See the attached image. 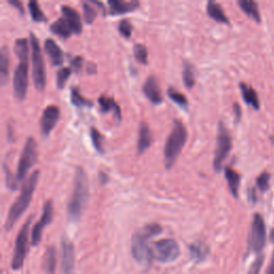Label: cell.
Listing matches in <instances>:
<instances>
[{
  "mask_svg": "<svg viewBox=\"0 0 274 274\" xmlns=\"http://www.w3.org/2000/svg\"><path fill=\"white\" fill-rule=\"evenodd\" d=\"M162 232V227L159 224H149L137 230L131 242V251L137 264L142 267H149L153 259L152 247L149 245V239Z\"/></svg>",
  "mask_w": 274,
  "mask_h": 274,
  "instance_id": "1",
  "label": "cell"
},
{
  "mask_svg": "<svg viewBox=\"0 0 274 274\" xmlns=\"http://www.w3.org/2000/svg\"><path fill=\"white\" fill-rule=\"evenodd\" d=\"M15 55L19 58L14 76H13V92L15 99L23 101L26 98L28 89V70H29V48L27 39H17L14 44Z\"/></svg>",
  "mask_w": 274,
  "mask_h": 274,
  "instance_id": "2",
  "label": "cell"
},
{
  "mask_svg": "<svg viewBox=\"0 0 274 274\" xmlns=\"http://www.w3.org/2000/svg\"><path fill=\"white\" fill-rule=\"evenodd\" d=\"M89 198V183L87 174L83 167L78 166L75 169L74 177V186L70 201L68 204V219L76 222L84 212L86 205Z\"/></svg>",
  "mask_w": 274,
  "mask_h": 274,
  "instance_id": "3",
  "label": "cell"
},
{
  "mask_svg": "<svg viewBox=\"0 0 274 274\" xmlns=\"http://www.w3.org/2000/svg\"><path fill=\"white\" fill-rule=\"evenodd\" d=\"M39 178H40V170H34L29 176V178L26 180L25 183L23 184L19 198L16 199L15 203L12 205V207H11L9 210L8 218L4 224V229L7 231L12 229L17 220L24 214L27 208L29 207L30 202L32 199V195L38 185Z\"/></svg>",
  "mask_w": 274,
  "mask_h": 274,
  "instance_id": "4",
  "label": "cell"
},
{
  "mask_svg": "<svg viewBox=\"0 0 274 274\" xmlns=\"http://www.w3.org/2000/svg\"><path fill=\"white\" fill-rule=\"evenodd\" d=\"M187 140V131L180 120H175L170 133L165 142L164 148V161L165 166L170 169L174 166L177 159L183 149Z\"/></svg>",
  "mask_w": 274,
  "mask_h": 274,
  "instance_id": "5",
  "label": "cell"
},
{
  "mask_svg": "<svg viewBox=\"0 0 274 274\" xmlns=\"http://www.w3.org/2000/svg\"><path fill=\"white\" fill-rule=\"evenodd\" d=\"M30 46L33 83L39 91H43L46 86V71H45V64L39 40L33 32L30 33Z\"/></svg>",
  "mask_w": 274,
  "mask_h": 274,
  "instance_id": "6",
  "label": "cell"
},
{
  "mask_svg": "<svg viewBox=\"0 0 274 274\" xmlns=\"http://www.w3.org/2000/svg\"><path fill=\"white\" fill-rule=\"evenodd\" d=\"M231 137L227 128L223 121L219 122L218 128V137H216V148L214 152V160H213V168L216 173H220L223 163L226 160V158L229 154L231 150Z\"/></svg>",
  "mask_w": 274,
  "mask_h": 274,
  "instance_id": "7",
  "label": "cell"
},
{
  "mask_svg": "<svg viewBox=\"0 0 274 274\" xmlns=\"http://www.w3.org/2000/svg\"><path fill=\"white\" fill-rule=\"evenodd\" d=\"M38 160V148L37 142L32 137H29L25 142L24 149L19 160V165H17V173L16 178L19 181H23L28 174V171L36 164Z\"/></svg>",
  "mask_w": 274,
  "mask_h": 274,
  "instance_id": "8",
  "label": "cell"
},
{
  "mask_svg": "<svg viewBox=\"0 0 274 274\" xmlns=\"http://www.w3.org/2000/svg\"><path fill=\"white\" fill-rule=\"evenodd\" d=\"M152 254L156 260L163 264H168L178 258L180 249L174 239H162L153 243Z\"/></svg>",
  "mask_w": 274,
  "mask_h": 274,
  "instance_id": "9",
  "label": "cell"
},
{
  "mask_svg": "<svg viewBox=\"0 0 274 274\" xmlns=\"http://www.w3.org/2000/svg\"><path fill=\"white\" fill-rule=\"evenodd\" d=\"M31 220L32 216H29V218L27 219L26 223L23 225L19 235L16 237L14 254L12 259V269L15 271L20 270L23 265H24V261L28 252V237H29V227Z\"/></svg>",
  "mask_w": 274,
  "mask_h": 274,
  "instance_id": "10",
  "label": "cell"
},
{
  "mask_svg": "<svg viewBox=\"0 0 274 274\" xmlns=\"http://www.w3.org/2000/svg\"><path fill=\"white\" fill-rule=\"evenodd\" d=\"M267 240V228L265 220L259 213H255L251 225L249 244L254 253H259L265 248Z\"/></svg>",
  "mask_w": 274,
  "mask_h": 274,
  "instance_id": "11",
  "label": "cell"
},
{
  "mask_svg": "<svg viewBox=\"0 0 274 274\" xmlns=\"http://www.w3.org/2000/svg\"><path fill=\"white\" fill-rule=\"evenodd\" d=\"M53 216H54L53 202L47 201L43 207V213L41 219H40L37 224L34 225L31 232V245H33V247H37V245L40 243V241H41L42 232L44 230V228L50 224V222L53 221Z\"/></svg>",
  "mask_w": 274,
  "mask_h": 274,
  "instance_id": "12",
  "label": "cell"
},
{
  "mask_svg": "<svg viewBox=\"0 0 274 274\" xmlns=\"http://www.w3.org/2000/svg\"><path fill=\"white\" fill-rule=\"evenodd\" d=\"M61 272L62 274H75V250L68 238L61 240Z\"/></svg>",
  "mask_w": 274,
  "mask_h": 274,
  "instance_id": "13",
  "label": "cell"
},
{
  "mask_svg": "<svg viewBox=\"0 0 274 274\" xmlns=\"http://www.w3.org/2000/svg\"><path fill=\"white\" fill-rule=\"evenodd\" d=\"M60 118V110L57 105L47 106L42 113L41 120H40V128L43 136L47 137L51 131L54 130L56 124L58 123Z\"/></svg>",
  "mask_w": 274,
  "mask_h": 274,
  "instance_id": "14",
  "label": "cell"
},
{
  "mask_svg": "<svg viewBox=\"0 0 274 274\" xmlns=\"http://www.w3.org/2000/svg\"><path fill=\"white\" fill-rule=\"evenodd\" d=\"M142 92L146 98L149 100L152 104L159 105L163 102V96L160 89V85L158 79L154 76H149L142 86Z\"/></svg>",
  "mask_w": 274,
  "mask_h": 274,
  "instance_id": "15",
  "label": "cell"
},
{
  "mask_svg": "<svg viewBox=\"0 0 274 274\" xmlns=\"http://www.w3.org/2000/svg\"><path fill=\"white\" fill-rule=\"evenodd\" d=\"M45 53L48 56L50 64L54 67H58L64 64L65 54L60 46L53 39H46L44 42Z\"/></svg>",
  "mask_w": 274,
  "mask_h": 274,
  "instance_id": "16",
  "label": "cell"
},
{
  "mask_svg": "<svg viewBox=\"0 0 274 274\" xmlns=\"http://www.w3.org/2000/svg\"><path fill=\"white\" fill-rule=\"evenodd\" d=\"M110 7V14L113 16L123 15L130 12H133L139 7L138 1H123V0H110L108 1Z\"/></svg>",
  "mask_w": 274,
  "mask_h": 274,
  "instance_id": "17",
  "label": "cell"
},
{
  "mask_svg": "<svg viewBox=\"0 0 274 274\" xmlns=\"http://www.w3.org/2000/svg\"><path fill=\"white\" fill-rule=\"evenodd\" d=\"M61 12L65 16V20L70 26L72 31L76 34H79L83 31V24L81 16L77 11L70 7V5H61Z\"/></svg>",
  "mask_w": 274,
  "mask_h": 274,
  "instance_id": "18",
  "label": "cell"
},
{
  "mask_svg": "<svg viewBox=\"0 0 274 274\" xmlns=\"http://www.w3.org/2000/svg\"><path fill=\"white\" fill-rule=\"evenodd\" d=\"M152 133L150 128L145 122H141L138 131V141H137V153L142 154L149 149L152 144Z\"/></svg>",
  "mask_w": 274,
  "mask_h": 274,
  "instance_id": "19",
  "label": "cell"
},
{
  "mask_svg": "<svg viewBox=\"0 0 274 274\" xmlns=\"http://www.w3.org/2000/svg\"><path fill=\"white\" fill-rule=\"evenodd\" d=\"M240 90H241L242 98L245 101V103L251 106H253V108L258 111L260 107V103H259L258 95H257L255 89L250 87V86H248L247 84L240 83Z\"/></svg>",
  "mask_w": 274,
  "mask_h": 274,
  "instance_id": "20",
  "label": "cell"
},
{
  "mask_svg": "<svg viewBox=\"0 0 274 274\" xmlns=\"http://www.w3.org/2000/svg\"><path fill=\"white\" fill-rule=\"evenodd\" d=\"M99 105L101 108L102 113H108V112H114L115 116L118 119V121H121L122 116H121V110H120L119 105L115 102L113 98H108L106 95H101L99 98Z\"/></svg>",
  "mask_w": 274,
  "mask_h": 274,
  "instance_id": "21",
  "label": "cell"
},
{
  "mask_svg": "<svg viewBox=\"0 0 274 274\" xmlns=\"http://www.w3.org/2000/svg\"><path fill=\"white\" fill-rule=\"evenodd\" d=\"M225 178L227 180L228 187H229L230 193L235 198H238V192L240 182H241V177L237 173V171L231 168L230 166L225 167Z\"/></svg>",
  "mask_w": 274,
  "mask_h": 274,
  "instance_id": "22",
  "label": "cell"
},
{
  "mask_svg": "<svg viewBox=\"0 0 274 274\" xmlns=\"http://www.w3.org/2000/svg\"><path fill=\"white\" fill-rule=\"evenodd\" d=\"M207 13L218 23H223V24H229V20H228L227 15L225 14L224 10L221 7V4L215 1H208L207 3Z\"/></svg>",
  "mask_w": 274,
  "mask_h": 274,
  "instance_id": "23",
  "label": "cell"
},
{
  "mask_svg": "<svg viewBox=\"0 0 274 274\" xmlns=\"http://www.w3.org/2000/svg\"><path fill=\"white\" fill-rule=\"evenodd\" d=\"M9 67H10V57L8 48L2 46L0 49V83L1 86H5L9 78Z\"/></svg>",
  "mask_w": 274,
  "mask_h": 274,
  "instance_id": "24",
  "label": "cell"
},
{
  "mask_svg": "<svg viewBox=\"0 0 274 274\" xmlns=\"http://www.w3.org/2000/svg\"><path fill=\"white\" fill-rule=\"evenodd\" d=\"M238 4L243 12L249 15L251 19H253L257 23L261 22L258 5L255 1H252V0H239Z\"/></svg>",
  "mask_w": 274,
  "mask_h": 274,
  "instance_id": "25",
  "label": "cell"
},
{
  "mask_svg": "<svg viewBox=\"0 0 274 274\" xmlns=\"http://www.w3.org/2000/svg\"><path fill=\"white\" fill-rule=\"evenodd\" d=\"M49 29L51 32L55 33L56 36H58L59 38H62V39L70 38L73 32L65 19H59L56 22H54L53 24L50 25Z\"/></svg>",
  "mask_w": 274,
  "mask_h": 274,
  "instance_id": "26",
  "label": "cell"
},
{
  "mask_svg": "<svg viewBox=\"0 0 274 274\" xmlns=\"http://www.w3.org/2000/svg\"><path fill=\"white\" fill-rule=\"evenodd\" d=\"M190 254L192 259L197 262H202L207 258V256L209 255V248L205 243L198 241L191 244Z\"/></svg>",
  "mask_w": 274,
  "mask_h": 274,
  "instance_id": "27",
  "label": "cell"
},
{
  "mask_svg": "<svg viewBox=\"0 0 274 274\" xmlns=\"http://www.w3.org/2000/svg\"><path fill=\"white\" fill-rule=\"evenodd\" d=\"M57 258L56 250L54 247H49L43 257V269L47 274H54L56 269Z\"/></svg>",
  "mask_w": 274,
  "mask_h": 274,
  "instance_id": "28",
  "label": "cell"
},
{
  "mask_svg": "<svg viewBox=\"0 0 274 274\" xmlns=\"http://www.w3.org/2000/svg\"><path fill=\"white\" fill-rule=\"evenodd\" d=\"M182 77H183V83L187 89H192L195 85V70L194 67L188 61L183 62V71H182Z\"/></svg>",
  "mask_w": 274,
  "mask_h": 274,
  "instance_id": "29",
  "label": "cell"
},
{
  "mask_svg": "<svg viewBox=\"0 0 274 274\" xmlns=\"http://www.w3.org/2000/svg\"><path fill=\"white\" fill-rule=\"evenodd\" d=\"M28 9H29V13L33 22L36 23H42V22H46L47 19L45 14L43 13V11L40 8V4L36 1V0H31L28 3Z\"/></svg>",
  "mask_w": 274,
  "mask_h": 274,
  "instance_id": "30",
  "label": "cell"
},
{
  "mask_svg": "<svg viewBox=\"0 0 274 274\" xmlns=\"http://www.w3.org/2000/svg\"><path fill=\"white\" fill-rule=\"evenodd\" d=\"M71 102L73 105L77 107H90L92 106V102L87 100L79 92V89L76 87L71 88Z\"/></svg>",
  "mask_w": 274,
  "mask_h": 274,
  "instance_id": "31",
  "label": "cell"
},
{
  "mask_svg": "<svg viewBox=\"0 0 274 274\" xmlns=\"http://www.w3.org/2000/svg\"><path fill=\"white\" fill-rule=\"evenodd\" d=\"M133 51H134V57L137 61L140 62L141 65H147L148 51L145 45H142L140 43H136L133 47Z\"/></svg>",
  "mask_w": 274,
  "mask_h": 274,
  "instance_id": "32",
  "label": "cell"
},
{
  "mask_svg": "<svg viewBox=\"0 0 274 274\" xmlns=\"http://www.w3.org/2000/svg\"><path fill=\"white\" fill-rule=\"evenodd\" d=\"M83 12H84V20L87 24H92L94 22L96 14V9L90 2H83Z\"/></svg>",
  "mask_w": 274,
  "mask_h": 274,
  "instance_id": "33",
  "label": "cell"
},
{
  "mask_svg": "<svg viewBox=\"0 0 274 274\" xmlns=\"http://www.w3.org/2000/svg\"><path fill=\"white\" fill-rule=\"evenodd\" d=\"M90 136L95 150L99 153H104V148H103V140H104V138H103L102 134L95 128H91Z\"/></svg>",
  "mask_w": 274,
  "mask_h": 274,
  "instance_id": "34",
  "label": "cell"
},
{
  "mask_svg": "<svg viewBox=\"0 0 274 274\" xmlns=\"http://www.w3.org/2000/svg\"><path fill=\"white\" fill-rule=\"evenodd\" d=\"M167 94L169 96V99L173 100L176 104H178L180 106H187V99L184 94H182L179 91H177L175 88L169 87L167 89Z\"/></svg>",
  "mask_w": 274,
  "mask_h": 274,
  "instance_id": "35",
  "label": "cell"
},
{
  "mask_svg": "<svg viewBox=\"0 0 274 274\" xmlns=\"http://www.w3.org/2000/svg\"><path fill=\"white\" fill-rule=\"evenodd\" d=\"M72 71L73 70L71 68H61L60 70L57 72V78H56L57 87H58L59 89H64L65 85L68 81V78L70 77Z\"/></svg>",
  "mask_w": 274,
  "mask_h": 274,
  "instance_id": "36",
  "label": "cell"
},
{
  "mask_svg": "<svg viewBox=\"0 0 274 274\" xmlns=\"http://www.w3.org/2000/svg\"><path fill=\"white\" fill-rule=\"evenodd\" d=\"M269 181H270V175L267 171H264V173L260 174L258 176V178L256 180V184L258 186L259 190L261 192H266L269 190Z\"/></svg>",
  "mask_w": 274,
  "mask_h": 274,
  "instance_id": "37",
  "label": "cell"
},
{
  "mask_svg": "<svg viewBox=\"0 0 274 274\" xmlns=\"http://www.w3.org/2000/svg\"><path fill=\"white\" fill-rule=\"evenodd\" d=\"M118 30L120 33H121L122 37L129 39L131 37V34H132L133 26H132V24H131V22L129 20H122L119 23Z\"/></svg>",
  "mask_w": 274,
  "mask_h": 274,
  "instance_id": "38",
  "label": "cell"
},
{
  "mask_svg": "<svg viewBox=\"0 0 274 274\" xmlns=\"http://www.w3.org/2000/svg\"><path fill=\"white\" fill-rule=\"evenodd\" d=\"M4 174H5V182H7V187L11 191H15L17 186H19V180H17L16 176L11 174L10 169L4 167Z\"/></svg>",
  "mask_w": 274,
  "mask_h": 274,
  "instance_id": "39",
  "label": "cell"
},
{
  "mask_svg": "<svg viewBox=\"0 0 274 274\" xmlns=\"http://www.w3.org/2000/svg\"><path fill=\"white\" fill-rule=\"evenodd\" d=\"M264 260H265L264 255L257 256V258L253 261V264L251 265L248 274H259L260 270H261V267H262V265H264Z\"/></svg>",
  "mask_w": 274,
  "mask_h": 274,
  "instance_id": "40",
  "label": "cell"
},
{
  "mask_svg": "<svg viewBox=\"0 0 274 274\" xmlns=\"http://www.w3.org/2000/svg\"><path fill=\"white\" fill-rule=\"evenodd\" d=\"M70 64H71V68L73 71L79 72L82 70V67H83V58L81 56L73 57V58L70 60Z\"/></svg>",
  "mask_w": 274,
  "mask_h": 274,
  "instance_id": "41",
  "label": "cell"
},
{
  "mask_svg": "<svg viewBox=\"0 0 274 274\" xmlns=\"http://www.w3.org/2000/svg\"><path fill=\"white\" fill-rule=\"evenodd\" d=\"M233 111H235V116H236V121H240V119H241L242 116V113H241V107L238 104V103H235L233 104Z\"/></svg>",
  "mask_w": 274,
  "mask_h": 274,
  "instance_id": "42",
  "label": "cell"
},
{
  "mask_svg": "<svg viewBox=\"0 0 274 274\" xmlns=\"http://www.w3.org/2000/svg\"><path fill=\"white\" fill-rule=\"evenodd\" d=\"M8 2H9L10 4L14 5L15 8H17V10L20 11V13H21V14H24V8H23V5H22L21 1H17V0H8Z\"/></svg>",
  "mask_w": 274,
  "mask_h": 274,
  "instance_id": "43",
  "label": "cell"
},
{
  "mask_svg": "<svg viewBox=\"0 0 274 274\" xmlns=\"http://www.w3.org/2000/svg\"><path fill=\"white\" fill-rule=\"evenodd\" d=\"M265 274H274V252L272 254L271 257V261H270V265L268 266L267 268V271Z\"/></svg>",
  "mask_w": 274,
  "mask_h": 274,
  "instance_id": "44",
  "label": "cell"
},
{
  "mask_svg": "<svg viewBox=\"0 0 274 274\" xmlns=\"http://www.w3.org/2000/svg\"><path fill=\"white\" fill-rule=\"evenodd\" d=\"M95 65H93V64H88V66H87V71L89 72V73H91V74H93V73H95Z\"/></svg>",
  "mask_w": 274,
  "mask_h": 274,
  "instance_id": "45",
  "label": "cell"
},
{
  "mask_svg": "<svg viewBox=\"0 0 274 274\" xmlns=\"http://www.w3.org/2000/svg\"><path fill=\"white\" fill-rule=\"evenodd\" d=\"M250 199H251V202H253V203L256 202V194H255L254 188H252V190L250 191Z\"/></svg>",
  "mask_w": 274,
  "mask_h": 274,
  "instance_id": "46",
  "label": "cell"
},
{
  "mask_svg": "<svg viewBox=\"0 0 274 274\" xmlns=\"http://www.w3.org/2000/svg\"><path fill=\"white\" fill-rule=\"evenodd\" d=\"M100 178H101L102 182H104V183H105V182H107V180H108V177L105 175V173H103V174L101 173L100 174Z\"/></svg>",
  "mask_w": 274,
  "mask_h": 274,
  "instance_id": "47",
  "label": "cell"
},
{
  "mask_svg": "<svg viewBox=\"0 0 274 274\" xmlns=\"http://www.w3.org/2000/svg\"><path fill=\"white\" fill-rule=\"evenodd\" d=\"M270 241H271L272 243H274V227L272 228V230H271V232H270Z\"/></svg>",
  "mask_w": 274,
  "mask_h": 274,
  "instance_id": "48",
  "label": "cell"
}]
</instances>
